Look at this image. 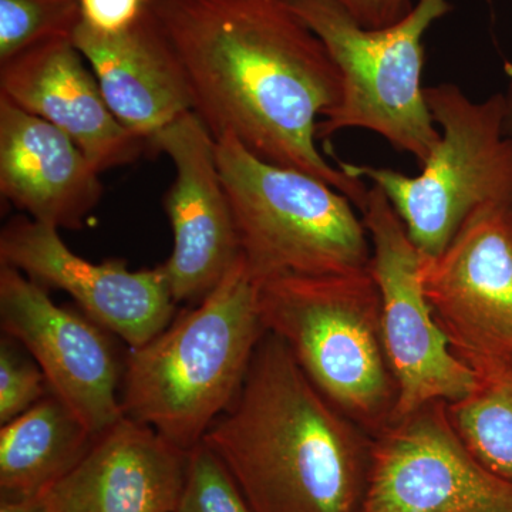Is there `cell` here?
<instances>
[{
  "label": "cell",
  "mask_w": 512,
  "mask_h": 512,
  "mask_svg": "<svg viewBox=\"0 0 512 512\" xmlns=\"http://www.w3.org/2000/svg\"><path fill=\"white\" fill-rule=\"evenodd\" d=\"M151 8L183 63L192 111L215 140L232 134L255 156L319 178L365 210V181L316 146L342 79L291 0H151Z\"/></svg>",
  "instance_id": "cell-1"
},
{
  "label": "cell",
  "mask_w": 512,
  "mask_h": 512,
  "mask_svg": "<svg viewBox=\"0 0 512 512\" xmlns=\"http://www.w3.org/2000/svg\"><path fill=\"white\" fill-rule=\"evenodd\" d=\"M202 443L254 512H360L372 436L309 380L266 332L235 402Z\"/></svg>",
  "instance_id": "cell-2"
},
{
  "label": "cell",
  "mask_w": 512,
  "mask_h": 512,
  "mask_svg": "<svg viewBox=\"0 0 512 512\" xmlns=\"http://www.w3.org/2000/svg\"><path fill=\"white\" fill-rule=\"evenodd\" d=\"M266 330L238 259L221 284L124 363V416L190 453L237 399Z\"/></svg>",
  "instance_id": "cell-3"
},
{
  "label": "cell",
  "mask_w": 512,
  "mask_h": 512,
  "mask_svg": "<svg viewBox=\"0 0 512 512\" xmlns=\"http://www.w3.org/2000/svg\"><path fill=\"white\" fill-rule=\"evenodd\" d=\"M256 302L266 332L285 343L333 406L372 437L392 421L396 382L370 269L265 279L256 282Z\"/></svg>",
  "instance_id": "cell-4"
},
{
  "label": "cell",
  "mask_w": 512,
  "mask_h": 512,
  "mask_svg": "<svg viewBox=\"0 0 512 512\" xmlns=\"http://www.w3.org/2000/svg\"><path fill=\"white\" fill-rule=\"evenodd\" d=\"M241 256L256 282L276 276L367 271L372 245L345 194L319 178L262 160L232 134L215 140Z\"/></svg>",
  "instance_id": "cell-5"
},
{
  "label": "cell",
  "mask_w": 512,
  "mask_h": 512,
  "mask_svg": "<svg viewBox=\"0 0 512 512\" xmlns=\"http://www.w3.org/2000/svg\"><path fill=\"white\" fill-rule=\"evenodd\" d=\"M426 100L440 140L419 175L346 161H339V168L379 187L414 245L430 259L480 208L512 205V136L505 127V93L473 101L457 84L441 83L426 87Z\"/></svg>",
  "instance_id": "cell-6"
},
{
  "label": "cell",
  "mask_w": 512,
  "mask_h": 512,
  "mask_svg": "<svg viewBox=\"0 0 512 512\" xmlns=\"http://www.w3.org/2000/svg\"><path fill=\"white\" fill-rule=\"evenodd\" d=\"M335 60L342 79L338 104L319 121L318 140L365 128L420 165L440 140L421 86L424 35L453 6L417 0L409 15L382 29L362 28L332 0H291Z\"/></svg>",
  "instance_id": "cell-7"
},
{
  "label": "cell",
  "mask_w": 512,
  "mask_h": 512,
  "mask_svg": "<svg viewBox=\"0 0 512 512\" xmlns=\"http://www.w3.org/2000/svg\"><path fill=\"white\" fill-rule=\"evenodd\" d=\"M370 274L380 295L384 348L396 382L393 419L431 403H453L471 392L477 372L460 359L424 291L426 256L414 245L384 192L372 185L362 211Z\"/></svg>",
  "instance_id": "cell-8"
},
{
  "label": "cell",
  "mask_w": 512,
  "mask_h": 512,
  "mask_svg": "<svg viewBox=\"0 0 512 512\" xmlns=\"http://www.w3.org/2000/svg\"><path fill=\"white\" fill-rule=\"evenodd\" d=\"M360 512H512V483L468 450L447 403H431L372 437Z\"/></svg>",
  "instance_id": "cell-9"
},
{
  "label": "cell",
  "mask_w": 512,
  "mask_h": 512,
  "mask_svg": "<svg viewBox=\"0 0 512 512\" xmlns=\"http://www.w3.org/2000/svg\"><path fill=\"white\" fill-rule=\"evenodd\" d=\"M423 282L454 353L476 372H512V205L474 212L426 258Z\"/></svg>",
  "instance_id": "cell-10"
},
{
  "label": "cell",
  "mask_w": 512,
  "mask_h": 512,
  "mask_svg": "<svg viewBox=\"0 0 512 512\" xmlns=\"http://www.w3.org/2000/svg\"><path fill=\"white\" fill-rule=\"evenodd\" d=\"M0 325L36 360L49 390L94 437L123 419L124 376L110 332L86 315L56 305L46 288L0 265Z\"/></svg>",
  "instance_id": "cell-11"
},
{
  "label": "cell",
  "mask_w": 512,
  "mask_h": 512,
  "mask_svg": "<svg viewBox=\"0 0 512 512\" xmlns=\"http://www.w3.org/2000/svg\"><path fill=\"white\" fill-rule=\"evenodd\" d=\"M0 265L18 269L43 288L72 296L87 318L140 348L171 322L175 303L163 266L130 271L123 259L87 261L60 238L59 229L12 218L0 234Z\"/></svg>",
  "instance_id": "cell-12"
},
{
  "label": "cell",
  "mask_w": 512,
  "mask_h": 512,
  "mask_svg": "<svg viewBox=\"0 0 512 512\" xmlns=\"http://www.w3.org/2000/svg\"><path fill=\"white\" fill-rule=\"evenodd\" d=\"M151 153L174 165L164 210L173 252L161 265L175 303H198L221 284L241 258L237 224L215 156V138L188 111L150 140Z\"/></svg>",
  "instance_id": "cell-13"
},
{
  "label": "cell",
  "mask_w": 512,
  "mask_h": 512,
  "mask_svg": "<svg viewBox=\"0 0 512 512\" xmlns=\"http://www.w3.org/2000/svg\"><path fill=\"white\" fill-rule=\"evenodd\" d=\"M72 39H53L0 63V96L64 131L99 173L151 151L111 113Z\"/></svg>",
  "instance_id": "cell-14"
},
{
  "label": "cell",
  "mask_w": 512,
  "mask_h": 512,
  "mask_svg": "<svg viewBox=\"0 0 512 512\" xmlns=\"http://www.w3.org/2000/svg\"><path fill=\"white\" fill-rule=\"evenodd\" d=\"M190 453L124 416L47 491L52 512H177Z\"/></svg>",
  "instance_id": "cell-15"
},
{
  "label": "cell",
  "mask_w": 512,
  "mask_h": 512,
  "mask_svg": "<svg viewBox=\"0 0 512 512\" xmlns=\"http://www.w3.org/2000/svg\"><path fill=\"white\" fill-rule=\"evenodd\" d=\"M99 171L64 131L0 96V192L28 217L80 229L103 197Z\"/></svg>",
  "instance_id": "cell-16"
},
{
  "label": "cell",
  "mask_w": 512,
  "mask_h": 512,
  "mask_svg": "<svg viewBox=\"0 0 512 512\" xmlns=\"http://www.w3.org/2000/svg\"><path fill=\"white\" fill-rule=\"evenodd\" d=\"M72 42L93 70L111 113L133 136L150 144L158 131L192 111L183 63L151 5L119 35H100L80 22Z\"/></svg>",
  "instance_id": "cell-17"
},
{
  "label": "cell",
  "mask_w": 512,
  "mask_h": 512,
  "mask_svg": "<svg viewBox=\"0 0 512 512\" xmlns=\"http://www.w3.org/2000/svg\"><path fill=\"white\" fill-rule=\"evenodd\" d=\"M96 437L55 394L0 430L3 498L47 493L86 456Z\"/></svg>",
  "instance_id": "cell-18"
},
{
  "label": "cell",
  "mask_w": 512,
  "mask_h": 512,
  "mask_svg": "<svg viewBox=\"0 0 512 512\" xmlns=\"http://www.w3.org/2000/svg\"><path fill=\"white\" fill-rule=\"evenodd\" d=\"M447 413L468 450L512 483V372H477L476 386Z\"/></svg>",
  "instance_id": "cell-19"
},
{
  "label": "cell",
  "mask_w": 512,
  "mask_h": 512,
  "mask_svg": "<svg viewBox=\"0 0 512 512\" xmlns=\"http://www.w3.org/2000/svg\"><path fill=\"white\" fill-rule=\"evenodd\" d=\"M80 0H0V63L53 39H72Z\"/></svg>",
  "instance_id": "cell-20"
},
{
  "label": "cell",
  "mask_w": 512,
  "mask_h": 512,
  "mask_svg": "<svg viewBox=\"0 0 512 512\" xmlns=\"http://www.w3.org/2000/svg\"><path fill=\"white\" fill-rule=\"evenodd\" d=\"M177 512H254L220 458L204 443L192 448Z\"/></svg>",
  "instance_id": "cell-21"
},
{
  "label": "cell",
  "mask_w": 512,
  "mask_h": 512,
  "mask_svg": "<svg viewBox=\"0 0 512 512\" xmlns=\"http://www.w3.org/2000/svg\"><path fill=\"white\" fill-rule=\"evenodd\" d=\"M26 349L6 335L0 343V424L16 419L50 393L42 369Z\"/></svg>",
  "instance_id": "cell-22"
},
{
  "label": "cell",
  "mask_w": 512,
  "mask_h": 512,
  "mask_svg": "<svg viewBox=\"0 0 512 512\" xmlns=\"http://www.w3.org/2000/svg\"><path fill=\"white\" fill-rule=\"evenodd\" d=\"M151 0H80L82 23L100 35L133 28L150 9Z\"/></svg>",
  "instance_id": "cell-23"
},
{
  "label": "cell",
  "mask_w": 512,
  "mask_h": 512,
  "mask_svg": "<svg viewBox=\"0 0 512 512\" xmlns=\"http://www.w3.org/2000/svg\"><path fill=\"white\" fill-rule=\"evenodd\" d=\"M362 28L382 29L400 22L414 8L413 0H332Z\"/></svg>",
  "instance_id": "cell-24"
},
{
  "label": "cell",
  "mask_w": 512,
  "mask_h": 512,
  "mask_svg": "<svg viewBox=\"0 0 512 512\" xmlns=\"http://www.w3.org/2000/svg\"><path fill=\"white\" fill-rule=\"evenodd\" d=\"M0 512H52V505L47 493L26 498L2 497Z\"/></svg>",
  "instance_id": "cell-25"
},
{
  "label": "cell",
  "mask_w": 512,
  "mask_h": 512,
  "mask_svg": "<svg viewBox=\"0 0 512 512\" xmlns=\"http://www.w3.org/2000/svg\"><path fill=\"white\" fill-rule=\"evenodd\" d=\"M508 83L507 90H505V99H507V123H505V127H507V133L512 136V70L508 72Z\"/></svg>",
  "instance_id": "cell-26"
}]
</instances>
